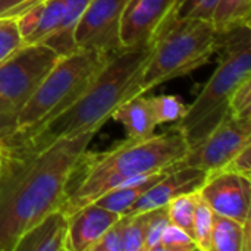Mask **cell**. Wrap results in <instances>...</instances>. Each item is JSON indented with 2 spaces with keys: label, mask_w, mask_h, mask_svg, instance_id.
<instances>
[{
  "label": "cell",
  "mask_w": 251,
  "mask_h": 251,
  "mask_svg": "<svg viewBox=\"0 0 251 251\" xmlns=\"http://www.w3.org/2000/svg\"><path fill=\"white\" fill-rule=\"evenodd\" d=\"M96 134L60 138L38 150L1 146L0 251H13L29 228L62 209L75 165Z\"/></svg>",
  "instance_id": "obj_1"
},
{
  "label": "cell",
  "mask_w": 251,
  "mask_h": 251,
  "mask_svg": "<svg viewBox=\"0 0 251 251\" xmlns=\"http://www.w3.org/2000/svg\"><path fill=\"white\" fill-rule=\"evenodd\" d=\"M151 46L153 41L113 51L87 87L65 109L26 135L10 143H0V146L38 150L60 138L88 131L97 132L112 119L118 104L125 100L131 82L151 51Z\"/></svg>",
  "instance_id": "obj_2"
},
{
  "label": "cell",
  "mask_w": 251,
  "mask_h": 251,
  "mask_svg": "<svg viewBox=\"0 0 251 251\" xmlns=\"http://www.w3.org/2000/svg\"><path fill=\"white\" fill-rule=\"evenodd\" d=\"M190 146L184 134L174 126L163 134L121 143L101 153H82L66 188L62 210L66 216L93 203L99 196L134 178L168 171L181 160Z\"/></svg>",
  "instance_id": "obj_3"
},
{
  "label": "cell",
  "mask_w": 251,
  "mask_h": 251,
  "mask_svg": "<svg viewBox=\"0 0 251 251\" xmlns=\"http://www.w3.org/2000/svg\"><path fill=\"white\" fill-rule=\"evenodd\" d=\"M221 43L222 34L212 21L184 19L165 24L156 34L151 51L131 82L125 100L147 94L166 81L201 68L219 50Z\"/></svg>",
  "instance_id": "obj_4"
},
{
  "label": "cell",
  "mask_w": 251,
  "mask_h": 251,
  "mask_svg": "<svg viewBox=\"0 0 251 251\" xmlns=\"http://www.w3.org/2000/svg\"><path fill=\"white\" fill-rule=\"evenodd\" d=\"M218 51L221 56L215 72L175 125L190 147L228 115L231 94L241 82L251 78V24L237 25L222 32Z\"/></svg>",
  "instance_id": "obj_5"
},
{
  "label": "cell",
  "mask_w": 251,
  "mask_h": 251,
  "mask_svg": "<svg viewBox=\"0 0 251 251\" xmlns=\"http://www.w3.org/2000/svg\"><path fill=\"white\" fill-rule=\"evenodd\" d=\"M112 53L75 50L59 56L31 97L16 115L15 129L0 143L15 141L65 109L94 78Z\"/></svg>",
  "instance_id": "obj_6"
},
{
  "label": "cell",
  "mask_w": 251,
  "mask_h": 251,
  "mask_svg": "<svg viewBox=\"0 0 251 251\" xmlns=\"http://www.w3.org/2000/svg\"><path fill=\"white\" fill-rule=\"evenodd\" d=\"M57 59L59 54L44 43H24L0 62V112L13 124V129L18 112Z\"/></svg>",
  "instance_id": "obj_7"
},
{
  "label": "cell",
  "mask_w": 251,
  "mask_h": 251,
  "mask_svg": "<svg viewBox=\"0 0 251 251\" xmlns=\"http://www.w3.org/2000/svg\"><path fill=\"white\" fill-rule=\"evenodd\" d=\"M247 144H251V121H240L228 113L168 171L176 168H197L207 174L218 172Z\"/></svg>",
  "instance_id": "obj_8"
},
{
  "label": "cell",
  "mask_w": 251,
  "mask_h": 251,
  "mask_svg": "<svg viewBox=\"0 0 251 251\" xmlns=\"http://www.w3.org/2000/svg\"><path fill=\"white\" fill-rule=\"evenodd\" d=\"M128 0H91L76 24V50L113 53L121 44V21Z\"/></svg>",
  "instance_id": "obj_9"
},
{
  "label": "cell",
  "mask_w": 251,
  "mask_h": 251,
  "mask_svg": "<svg viewBox=\"0 0 251 251\" xmlns=\"http://www.w3.org/2000/svg\"><path fill=\"white\" fill-rule=\"evenodd\" d=\"M199 196L218 215L241 224L250 218L251 178L229 171L207 174Z\"/></svg>",
  "instance_id": "obj_10"
},
{
  "label": "cell",
  "mask_w": 251,
  "mask_h": 251,
  "mask_svg": "<svg viewBox=\"0 0 251 251\" xmlns=\"http://www.w3.org/2000/svg\"><path fill=\"white\" fill-rule=\"evenodd\" d=\"M178 0H128L121 21V44L151 43L166 24Z\"/></svg>",
  "instance_id": "obj_11"
},
{
  "label": "cell",
  "mask_w": 251,
  "mask_h": 251,
  "mask_svg": "<svg viewBox=\"0 0 251 251\" xmlns=\"http://www.w3.org/2000/svg\"><path fill=\"white\" fill-rule=\"evenodd\" d=\"M206 178L207 172L197 168H176L166 171L165 176L138 199L129 213H140L163 207L178 196L196 193L200 190Z\"/></svg>",
  "instance_id": "obj_12"
},
{
  "label": "cell",
  "mask_w": 251,
  "mask_h": 251,
  "mask_svg": "<svg viewBox=\"0 0 251 251\" xmlns=\"http://www.w3.org/2000/svg\"><path fill=\"white\" fill-rule=\"evenodd\" d=\"M119 219L118 213L88 203L68 216V251H91L101 235Z\"/></svg>",
  "instance_id": "obj_13"
},
{
  "label": "cell",
  "mask_w": 251,
  "mask_h": 251,
  "mask_svg": "<svg viewBox=\"0 0 251 251\" xmlns=\"http://www.w3.org/2000/svg\"><path fill=\"white\" fill-rule=\"evenodd\" d=\"M68 216L53 210L29 228L15 244L13 251H68Z\"/></svg>",
  "instance_id": "obj_14"
},
{
  "label": "cell",
  "mask_w": 251,
  "mask_h": 251,
  "mask_svg": "<svg viewBox=\"0 0 251 251\" xmlns=\"http://www.w3.org/2000/svg\"><path fill=\"white\" fill-rule=\"evenodd\" d=\"M165 174H166V171H160V172H154L150 175L134 178L129 182L119 185V187L109 190L104 194L99 196L93 203H96L97 206H100L106 210L118 213L119 216L126 215L134 207V204L138 201V199L144 193H147L154 184H157L165 176Z\"/></svg>",
  "instance_id": "obj_15"
},
{
  "label": "cell",
  "mask_w": 251,
  "mask_h": 251,
  "mask_svg": "<svg viewBox=\"0 0 251 251\" xmlns=\"http://www.w3.org/2000/svg\"><path fill=\"white\" fill-rule=\"evenodd\" d=\"M112 119L121 122L126 129L128 138L132 140H141L153 135L157 126L146 94L134 96L121 101L115 109Z\"/></svg>",
  "instance_id": "obj_16"
},
{
  "label": "cell",
  "mask_w": 251,
  "mask_h": 251,
  "mask_svg": "<svg viewBox=\"0 0 251 251\" xmlns=\"http://www.w3.org/2000/svg\"><path fill=\"white\" fill-rule=\"evenodd\" d=\"M90 1L91 0H65L63 1L60 22L56 31L47 40H44V44L51 47L59 56H65L76 50L74 32H75L78 21L81 19Z\"/></svg>",
  "instance_id": "obj_17"
},
{
  "label": "cell",
  "mask_w": 251,
  "mask_h": 251,
  "mask_svg": "<svg viewBox=\"0 0 251 251\" xmlns=\"http://www.w3.org/2000/svg\"><path fill=\"white\" fill-rule=\"evenodd\" d=\"M212 251H246L243 224L215 213L212 229Z\"/></svg>",
  "instance_id": "obj_18"
},
{
  "label": "cell",
  "mask_w": 251,
  "mask_h": 251,
  "mask_svg": "<svg viewBox=\"0 0 251 251\" xmlns=\"http://www.w3.org/2000/svg\"><path fill=\"white\" fill-rule=\"evenodd\" d=\"M250 16L251 0H219L210 21L222 34L237 25L250 24Z\"/></svg>",
  "instance_id": "obj_19"
},
{
  "label": "cell",
  "mask_w": 251,
  "mask_h": 251,
  "mask_svg": "<svg viewBox=\"0 0 251 251\" xmlns=\"http://www.w3.org/2000/svg\"><path fill=\"white\" fill-rule=\"evenodd\" d=\"M65 0H41V15L34 31L24 40L25 44L44 43L57 28Z\"/></svg>",
  "instance_id": "obj_20"
},
{
  "label": "cell",
  "mask_w": 251,
  "mask_h": 251,
  "mask_svg": "<svg viewBox=\"0 0 251 251\" xmlns=\"http://www.w3.org/2000/svg\"><path fill=\"white\" fill-rule=\"evenodd\" d=\"M197 197L199 193H190L182 194L175 199H172L168 204V216L169 222L182 231H185L193 238V222L196 215V206H197Z\"/></svg>",
  "instance_id": "obj_21"
},
{
  "label": "cell",
  "mask_w": 251,
  "mask_h": 251,
  "mask_svg": "<svg viewBox=\"0 0 251 251\" xmlns=\"http://www.w3.org/2000/svg\"><path fill=\"white\" fill-rule=\"evenodd\" d=\"M199 193V191H197ZM213 216L215 212L210 206L199 196L196 215L193 222V240L197 246V250L212 251V229H213Z\"/></svg>",
  "instance_id": "obj_22"
},
{
  "label": "cell",
  "mask_w": 251,
  "mask_h": 251,
  "mask_svg": "<svg viewBox=\"0 0 251 251\" xmlns=\"http://www.w3.org/2000/svg\"><path fill=\"white\" fill-rule=\"evenodd\" d=\"M149 104L156 125H162L166 122H176L184 116L187 110V104L176 96L149 97Z\"/></svg>",
  "instance_id": "obj_23"
},
{
  "label": "cell",
  "mask_w": 251,
  "mask_h": 251,
  "mask_svg": "<svg viewBox=\"0 0 251 251\" xmlns=\"http://www.w3.org/2000/svg\"><path fill=\"white\" fill-rule=\"evenodd\" d=\"M218 3L219 0H178L166 24L184 19L210 21Z\"/></svg>",
  "instance_id": "obj_24"
},
{
  "label": "cell",
  "mask_w": 251,
  "mask_h": 251,
  "mask_svg": "<svg viewBox=\"0 0 251 251\" xmlns=\"http://www.w3.org/2000/svg\"><path fill=\"white\" fill-rule=\"evenodd\" d=\"M169 216L166 206L147 210V224H146V237H144V250L160 251V240L165 228L169 225Z\"/></svg>",
  "instance_id": "obj_25"
},
{
  "label": "cell",
  "mask_w": 251,
  "mask_h": 251,
  "mask_svg": "<svg viewBox=\"0 0 251 251\" xmlns=\"http://www.w3.org/2000/svg\"><path fill=\"white\" fill-rule=\"evenodd\" d=\"M125 216H126V222H125L124 251H143L144 250L147 212L129 213Z\"/></svg>",
  "instance_id": "obj_26"
},
{
  "label": "cell",
  "mask_w": 251,
  "mask_h": 251,
  "mask_svg": "<svg viewBox=\"0 0 251 251\" xmlns=\"http://www.w3.org/2000/svg\"><path fill=\"white\" fill-rule=\"evenodd\" d=\"M24 44L15 16H0V62Z\"/></svg>",
  "instance_id": "obj_27"
},
{
  "label": "cell",
  "mask_w": 251,
  "mask_h": 251,
  "mask_svg": "<svg viewBox=\"0 0 251 251\" xmlns=\"http://www.w3.org/2000/svg\"><path fill=\"white\" fill-rule=\"evenodd\" d=\"M228 113L240 121H251V78L241 82L231 94Z\"/></svg>",
  "instance_id": "obj_28"
},
{
  "label": "cell",
  "mask_w": 251,
  "mask_h": 251,
  "mask_svg": "<svg viewBox=\"0 0 251 251\" xmlns=\"http://www.w3.org/2000/svg\"><path fill=\"white\" fill-rule=\"evenodd\" d=\"M194 240L181 228L169 224L160 240V251H196Z\"/></svg>",
  "instance_id": "obj_29"
},
{
  "label": "cell",
  "mask_w": 251,
  "mask_h": 251,
  "mask_svg": "<svg viewBox=\"0 0 251 251\" xmlns=\"http://www.w3.org/2000/svg\"><path fill=\"white\" fill-rule=\"evenodd\" d=\"M125 222H126V216L125 215L119 216V219L93 246L91 251H124Z\"/></svg>",
  "instance_id": "obj_30"
},
{
  "label": "cell",
  "mask_w": 251,
  "mask_h": 251,
  "mask_svg": "<svg viewBox=\"0 0 251 251\" xmlns=\"http://www.w3.org/2000/svg\"><path fill=\"white\" fill-rule=\"evenodd\" d=\"M221 171H229L251 178V144L243 147Z\"/></svg>",
  "instance_id": "obj_31"
},
{
  "label": "cell",
  "mask_w": 251,
  "mask_h": 251,
  "mask_svg": "<svg viewBox=\"0 0 251 251\" xmlns=\"http://www.w3.org/2000/svg\"><path fill=\"white\" fill-rule=\"evenodd\" d=\"M32 0H0V16H16Z\"/></svg>",
  "instance_id": "obj_32"
},
{
  "label": "cell",
  "mask_w": 251,
  "mask_h": 251,
  "mask_svg": "<svg viewBox=\"0 0 251 251\" xmlns=\"http://www.w3.org/2000/svg\"><path fill=\"white\" fill-rule=\"evenodd\" d=\"M12 131H13V124L0 112V140H3L7 135H10Z\"/></svg>",
  "instance_id": "obj_33"
},
{
  "label": "cell",
  "mask_w": 251,
  "mask_h": 251,
  "mask_svg": "<svg viewBox=\"0 0 251 251\" xmlns=\"http://www.w3.org/2000/svg\"><path fill=\"white\" fill-rule=\"evenodd\" d=\"M1 165H3V150H1V146H0V172H1Z\"/></svg>",
  "instance_id": "obj_34"
}]
</instances>
